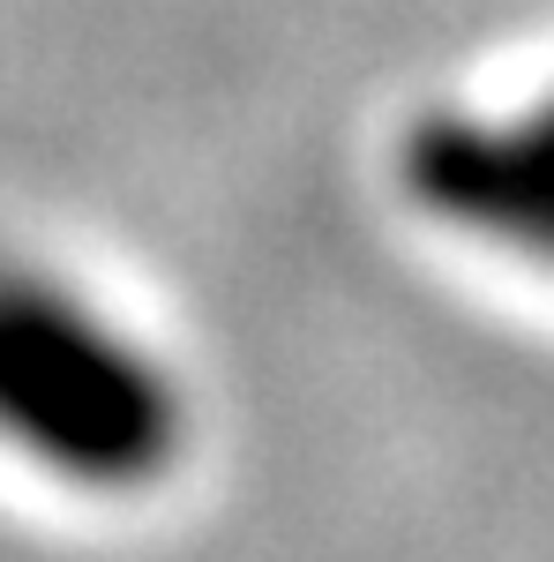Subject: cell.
<instances>
[{
  "mask_svg": "<svg viewBox=\"0 0 554 562\" xmlns=\"http://www.w3.org/2000/svg\"><path fill=\"white\" fill-rule=\"evenodd\" d=\"M68 442L60 458L98 473H135L158 442L166 397L98 323L0 293V428Z\"/></svg>",
  "mask_w": 554,
  "mask_h": 562,
  "instance_id": "1",
  "label": "cell"
}]
</instances>
